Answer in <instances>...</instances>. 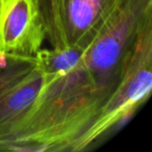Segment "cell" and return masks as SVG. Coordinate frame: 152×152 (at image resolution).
I'll list each match as a JSON object with an SVG mask.
<instances>
[{
    "instance_id": "6da1fadb",
    "label": "cell",
    "mask_w": 152,
    "mask_h": 152,
    "mask_svg": "<svg viewBox=\"0 0 152 152\" xmlns=\"http://www.w3.org/2000/svg\"><path fill=\"white\" fill-rule=\"evenodd\" d=\"M152 89V19L142 28L126 74L102 112L71 151H92L123 128L146 103Z\"/></svg>"
},
{
    "instance_id": "7a4b0ae2",
    "label": "cell",
    "mask_w": 152,
    "mask_h": 152,
    "mask_svg": "<svg viewBox=\"0 0 152 152\" xmlns=\"http://www.w3.org/2000/svg\"><path fill=\"white\" fill-rule=\"evenodd\" d=\"M42 85L43 73L35 55L0 51V130L31 107Z\"/></svg>"
},
{
    "instance_id": "3957f363",
    "label": "cell",
    "mask_w": 152,
    "mask_h": 152,
    "mask_svg": "<svg viewBox=\"0 0 152 152\" xmlns=\"http://www.w3.org/2000/svg\"><path fill=\"white\" fill-rule=\"evenodd\" d=\"M45 38L37 0H0V51L35 55Z\"/></svg>"
},
{
    "instance_id": "277c9868",
    "label": "cell",
    "mask_w": 152,
    "mask_h": 152,
    "mask_svg": "<svg viewBox=\"0 0 152 152\" xmlns=\"http://www.w3.org/2000/svg\"><path fill=\"white\" fill-rule=\"evenodd\" d=\"M125 1L63 0L67 45L86 49Z\"/></svg>"
},
{
    "instance_id": "5b68a950",
    "label": "cell",
    "mask_w": 152,
    "mask_h": 152,
    "mask_svg": "<svg viewBox=\"0 0 152 152\" xmlns=\"http://www.w3.org/2000/svg\"><path fill=\"white\" fill-rule=\"evenodd\" d=\"M46 38L53 48L68 46L64 28L63 0H37Z\"/></svg>"
}]
</instances>
